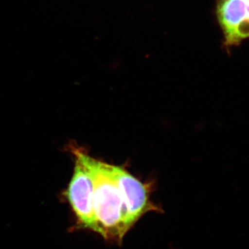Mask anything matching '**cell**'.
Here are the masks:
<instances>
[{
	"label": "cell",
	"mask_w": 249,
	"mask_h": 249,
	"mask_svg": "<svg viewBox=\"0 0 249 249\" xmlns=\"http://www.w3.org/2000/svg\"><path fill=\"white\" fill-rule=\"evenodd\" d=\"M76 160L88 170L93 185V209L96 232L121 243L130 228L120 191L111 172V165L94 160L79 149H73Z\"/></svg>",
	"instance_id": "1"
},
{
	"label": "cell",
	"mask_w": 249,
	"mask_h": 249,
	"mask_svg": "<svg viewBox=\"0 0 249 249\" xmlns=\"http://www.w3.org/2000/svg\"><path fill=\"white\" fill-rule=\"evenodd\" d=\"M65 196L76 214L78 227L96 232L92 179L84 165L78 160H76L74 172Z\"/></svg>",
	"instance_id": "3"
},
{
	"label": "cell",
	"mask_w": 249,
	"mask_h": 249,
	"mask_svg": "<svg viewBox=\"0 0 249 249\" xmlns=\"http://www.w3.org/2000/svg\"><path fill=\"white\" fill-rule=\"evenodd\" d=\"M111 172L120 191L129 228L149 211H160L149 198L148 187L121 166L111 165Z\"/></svg>",
	"instance_id": "2"
},
{
	"label": "cell",
	"mask_w": 249,
	"mask_h": 249,
	"mask_svg": "<svg viewBox=\"0 0 249 249\" xmlns=\"http://www.w3.org/2000/svg\"><path fill=\"white\" fill-rule=\"evenodd\" d=\"M216 15L227 48L249 40V0H219Z\"/></svg>",
	"instance_id": "4"
}]
</instances>
